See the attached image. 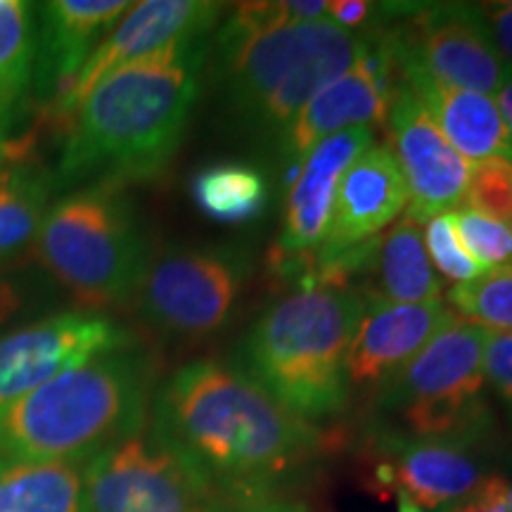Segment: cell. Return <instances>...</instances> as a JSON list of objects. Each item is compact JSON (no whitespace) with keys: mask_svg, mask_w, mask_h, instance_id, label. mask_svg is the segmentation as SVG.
Here are the masks:
<instances>
[{"mask_svg":"<svg viewBox=\"0 0 512 512\" xmlns=\"http://www.w3.org/2000/svg\"><path fill=\"white\" fill-rule=\"evenodd\" d=\"M150 427L223 501L285 496L325 441L240 366L185 363L152 396Z\"/></svg>","mask_w":512,"mask_h":512,"instance_id":"1","label":"cell"},{"mask_svg":"<svg viewBox=\"0 0 512 512\" xmlns=\"http://www.w3.org/2000/svg\"><path fill=\"white\" fill-rule=\"evenodd\" d=\"M211 36H192L105 76L69 119L55 190L162 176L188 131Z\"/></svg>","mask_w":512,"mask_h":512,"instance_id":"2","label":"cell"},{"mask_svg":"<svg viewBox=\"0 0 512 512\" xmlns=\"http://www.w3.org/2000/svg\"><path fill=\"white\" fill-rule=\"evenodd\" d=\"M366 41V31L332 19L247 29L226 15L211 36V72L233 124L273 152L297 114L349 72Z\"/></svg>","mask_w":512,"mask_h":512,"instance_id":"3","label":"cell"},{"mask_svg":"<svg viewBox=\"0 0 512 512\" xmlns=\"http://www.w3.org/2000/svg\"><path fill=\"white\" fill-rule=\"evenodd\" d=\"M155 375L138 342L64 370L0 408V458L88 463L150 422Z\"/></svg>","mask_w":512,"mask_h":512,"instance_id":"4","label":"cell"},{"mask_svg":"<svg viewBox=\"0 0 512 512\" xmlns=\"http://www.w3.org/2000/svg\"><path fill=\"white\" fill-rule=\"evenodd\" d=\"M366 311L358 290H299L275 299L240 344L242 370L306 422L347 408V351Z\"/></svg>","mask_w":512,"mask_h":512,"instance_id":"5","label":"cell"},{"mask_svg":"<svg viewBox=\"0 0 512 512\" xmlns=\"http://www.w3.org/2000/svg\"><path fill=\"white\" fill-rule=\"evenodd\" d=\"M43 268L86 306L136 297L150 249L131 197L119 185H83L46 211L36 235Z\"/></svg>","mask_w":512,"mask_h":512,"instance_id":"6","label":"cell"},{"mask_svg":"<svg viewBox=\"0 0 512 512\" xmlns=\"http://www.w3.org/2000/svg\"><path fill=\"white\" fill-rule=\"evenodd\" d=\"M486 330L458 318L375 389L377 408L422 439L482 441L491 427L484 401Z\"/></svg>","mask_w":512,"mask_h":512,"instance_id":"7","label":"cell"},{"mask_svg":"<svg viewBox=\"0 0 512 512\" xmlns=\"http://www.w3.org/2000/svg\"><path fill=\"white\" fill-rule=\"evenodd\" d=\"M254 256L245 245L174 247L143 275L138 313L162 335L204 339L216 335L233 313L252 273Z\"/></svg>","mask_w":512,"mask_h":512,"instance_id":"8","label":"cell"},{"mask_svg":"<svg viewBox=\"0 0 512 512\" xmlns=\"http://www.w3.org/2000/svg\"><path fill=\"white\" fill-rule=\"evenodd\" d=\"M392 5H384L375 24L394 55L418 64L441 86L482 95H496L512 67L498 53L486 29L482 8L472 3L399 5L392 22Z\"/></svg>","mask_w":512,"mask_h":512,"instance_id":"9","label":"cell"},{"mask_svg":"<svg viewBox=\"0 0 512 512\" xmlns=\"http://www.w3.org/2000/svg\"><path fill=\"white\" fill-rule=\"evenodd\" d=\"M83 512H221V496L147 422L88 460Z\"/></svg>","mask_w":512,"mask_h":512,"instance_id":"10","label":"cell"},{"mask_svg":"<svg viewBox=\"0 0 512 512\" xmlns=\"http://www.w3.org/2000/svg\"><path fill=\"white\" fill-rule=\"evenodd\" d=\"M138 342L110 316L67 311L0 337V408L34 392L64 370Z\"/></svg>","mask_w":512,"mask_h":512,"instance_id":"11","label":"cell"},{"mask_svg":"<svg viewBox=\"0 0 512 512\" xmlns=\"http://www.w3.org/2000/svg\"><path fill=\"white\" fill-rule=\"evenodd\" d=\"M368 41L349 72H344L328 88H323L287 128L275 145L273 155L278 164L290 171L306 152L320 140L356 126H384L389 100L396 91L394 57L380 31H366Z\"/></svg>","mask_w":512,"mask_h":512,"instance_id":"12","label":"cell"},{"mask_svg":"<svg viewBox=\"0 0 512 512\" xmlns=\"http://www.w3.org/2000/svg\"><path fill=\"white\" fill-rule=\"evenodd\" d=\"M384 131L408 188V216L427 221L465 202L470 162L444 138L411 88L399 79Z\"/></svg>","mask_w":512,"mask_h":512,"instance_id":"13","label":"cell"},{"mask_svg":"<svg viewBox=\"0 0 512 512\" xmlns=\"http://www.w3.org/2000/svg\"><path fill=\"white\" fill-rule=\"evenodd\" d=\"M228 5L209 0H143L133 3L93 50L69 91L55 102V117L69 121L98 83L126 64L192 36L214 34Z\"/></svg>","mask_w":512,"mask_h":512,"instance_id":"14","label":"cell"},{"mask_svg":"<svg viewBox=\"0 0 512 512\" xmlns=\"http://www.w3.org/2000/svg\"><path fill=\"white\" fill-rule=\"evenodd\" d=\"M475 439H422L382 432L373 441V479L382 494H403L418 508L439 512L470 494L486 477Z\"/></svg>","mask_w":512,"mask_h":512,"instance_id":"15","label":"cell"},{"mask_svg":"<svg viewBox=\"0 0 512 512\" xmlns=\"http://www.w3.org/2000/svg\"><path fill=\"white\" fill-rule=\"evenodd\" d=\"M370 145H375L373 128H347L313 145L299 164L287 171L283 226L273 259L311 252L325 240L339 181Z\"/></svg>","mask_w":512,"mask_h":512,"instance_id":"16","label":"cell"},{"mask_svg":"<svg viewBox=\"0 0 512 512\" xmlns=\"http://www.w3.org/2000/svg\"><path fill=\"white\" fill-rule=\"evenodd\" d=\"M133 3L126 0H50L36 5V60L31 95L57 102L98 43Z\"/></svg>","mask_w":512,"mask_h":512,"instance_id":"17","label":"cell"},{"mask_svg":"<svg viewBox=\"0 0 512 512\" xmlns=\"http://www.w3.org/2000/svg\"><path fill=\"white\" fill-rule=\"evenodd\" d=\"M460 316L439 302L384 304L366 299L347 351L349 384L377 389Z\"/></svg>","mask_w":512,"mask_h":512,"instance_id":"18","label":"cell"},{"mask_svg":"<svg viewBox=\"0 0 512 512\" xmlns=\"http://www.w3.org/2000/svg\"><path fill=\"white\" fill-rule=\"evenodd\" d=\"M408 207V188L387 145H370L337 188L330 228L318 247L347 249L380 238Z\"/></svg>","mask_w":512,"mask_h":512,"instance_id":"19","label":"cell"},{"mask_svg":"<svg viewBox=\"0 0 512 512\" xmlns=\"http://www.w3.org/2000/svg\"><path fill=\"white\" fill-rule=\"evenodd\" d=\"M384 43H387V38H384ZM389 53L394 57L399 79L411 88L420 105L425 107V112L444 133V138L456 147L467 162L477 164L491 157H503L512 162L508 128H505L501 110H498L496 100L491 95L441 86V83L422 72L418 64L394 55L392 48H389Z\"/></svg>","mask_w":512,"mask_h":512,"instance_id":"20","label":"cell"},{"mask_svg":"<svg viewBox=\"0 0 512 512\" xmlns=\"http://www.w3.org/2000/svg\"><path fill=\"white\" fill-rule=\"evenodd\" d=\"M444 283L434 271L420 221L403 216L380 238L366 299L384 304L439 302Z\"/></svg>","mask_w":512,"mask_h":512,"instance_id":"21","label":"cell"},{"mask_svg":"<svg viewBox=\"0 0 512 512\" xmlns=\"http://www.w3.org/2000/svg\"><path fill=\"white\" fill-rule=\"evenodd\" d=\"M86 463L0 458V512H83Z\"/></svg>","mask_w":512,"mask_h":512,"instance_id":"22","label":"cell"},{"mask_svg":"<svg viewBox=\"0 0 512 512\" xmlns=\"http://www.w3.org/2000/svg\"><path fill=\"white\" fill-rule=\"evenodd\" d=\"M190 195L204 216L226 226L259 221L271 204V181L252 162H214L195 171Z\"/></svg>","mask_w":512,"mask_h":512,"instance_id":"23","label":"cell"},{"mask_svg":"<svg viewBox=\"0 0 512 512\" xmlns=\"http://www.w3.org/2000/svg\"><path fill=\"white\" fill-rule=\"evenodd\" d=\"M55 192L46 166L12 157L0 166V264L36 242Z\"/></svg>","mask_w":512,"mask_h":512,"instance_id":"24","label":"cell"},{"mask_svg":"<svg viewBox=\"0 0 512 512\" xmlns=\"http://www.w3.org/2000/svg\"><path fill=\"white\" fill-rule=\"evenodd\" d=\"M36 60V5L0 0V138L22 119Z\"/></svg>","mask_w":512,"mask_h":512,"instance_id":"25","label":"cell"},{"mask_svg":"<svg viewBox=\"0 0 512 512\" xmlns=\"http://www.w3.org/2000/svg\"><path fill=\"white\" fill-rule=\"evenodd\" d=\"M448 306L486 332H512V261L453 285Z\"/></svg>","mask_w":512,"mask_h":512,"instance_id":"26","label":"cell"},{"mask_svg":"<svg viewBox=\"0 0 512 512\" xmlns=\"http://www.w3.org/2000/svg\"><path fill=\"white\" fill-rule=\"evenodd\" d=\"M453 228H456L465 252L477 261L484 271L510 264L512 261V223L491 219L482 211L460 204L451 211Z\"/></svg>","mask_w":512,"mask_h":512,"instance_id":"27","label":"cell"},{"mask_svg":"<svg viewBox=\"0 0 512 512\" xmlns=\"http://www.w3.org/2000/svg\"><path fill=\"white\" fill-rule=\"evenodd\" d=\"M465 207L482 211L491 219L512 223V162L503 157L482 159L470 166Z\"/></svg>","mask_w":512,"mask_h":512,"instance_id":"28","label":"cell"},{"mask_svg":"<svg viewBox=\"0 0 512 512\" xmlns=\"http://www.w3.org/2000/svg\"><path fill=\"white\" fill-rule=\"evenodd\" d=\"M425 247L430 254L432 266L444 275L448 283L463 285L467 280L477 278L484 268L465 252L456 228H453L451 211L427 219L425 226Z\"/></svg>","mask_w":512,"mask_h":512,"instance_id":"29","label":"cell"},{"mask_svg":"<svg viewBox=\"0 0 512 512\" xmlns=\"http://www.w3.org/2000/svg\"><path fill=\"white\" fill-rule=\"evenodd\" d=\"M484 377L512 413V332H486Z\"/></svg>","mask_w":512,"mask_h":512,"instance_id":"30","label":"cell"},{"mask_svg":"<svg viewBox=\"0 0 512 512\" xmlns=\"http://www.w3.org/2000/svg\"><path fill=\"white\" fill-rule=\"evenodd\" d=\"M441 512H510L508 477L498 475V472L486 475L470 494Z\"/></svg>","mask_w":512,"mask_h":512,"instance_id":"31","label":"cell"},{"mask_svg":"<svg viewBox=\"0 0 512 512\" xmlns=\"http://www.w3.org/2000/svg\"><path fill=\"white\" fill-rule=\"evenodd\" d=\"M382 5L366 0H330L328 19L349 31H370L380 22Z\"/></svg>","mask_w":512,"mask_h":512,"instance_id":"32","label":"cell"},{"mask_svg":"<svg viewBox=\"0 0 512 512\" xmlns=\"http://www.w3.org/2000/svg\"><path fill=\"white\" fill-rule=\"evenodd\" d=\"M482 8L486 29L494 38L498 53L512 67V0L505 3H484Z\"/></svg>","mask_w":512,"mask_h":512,"instance_id":"33","label":"cell"},{"mask_svg":"<svg viewBox=\"0 0 512 512\" xmlns=\"http://www.w3.org/2000/svg\"><path fill=\"white\" fill-rule=\"evenodd\" d=\"M221 512H309L304 503L287 496H252V498H221Z\"/></svg>","mask_w":512,"mask_h":512,"instance_id":"34","label":"cell"},{"mask_svg":"<svg viewBox=\"0 0 512 512\" xmlns=\"http://www.w3.org/2000/svg\"><path fill=\"white\" fill-rule=\"evenodd\" d=\"M496 105L501 110V117L505 121V128H508V136L512 143V72L508 79L503 81V86L496 91Z\"/></svg>","mask_w":512,"mask_h":512,"instance_id":"35","label":"cell"},{"mask_svg":"<svg viewBox=\"0 0 512 512\" xmlns=\"http://www.w3.org/2000/svg\"><path fill=\"white\" fill-rule=\"evenodd\" d=\"M396 501H399V505H396V512H422L408 496L396 494Z\"/></svg>","mask_w":512,"mask_h":512,"instance_id":"36","label":"cell"},{"mask_svg":"<svg viewBox=\"0 0 512 512\" xmlns=\"http://www.w3.org/2000/svg\"><path fill=\"white\" fill-rule=\"evenodd\" d=\"M5 150H8V140L0 138V166L5 162Z\"/></svg>","mask_w":512,"mask_h":512,"instance_id":"37","label":"cell"},{"mask_svg":"<svg viewBox=\"0 0 512 512\" xmlns=\"http://www.w3.org/2000/svg\"><path fill=\"white\" fill-rule=\"evenodd\" d=\"M510 512H512V484H510Z\"/></svg>","mask_w":512,"mask_h":512,"instance_id":"38","label":"cell"}]
</instances>
